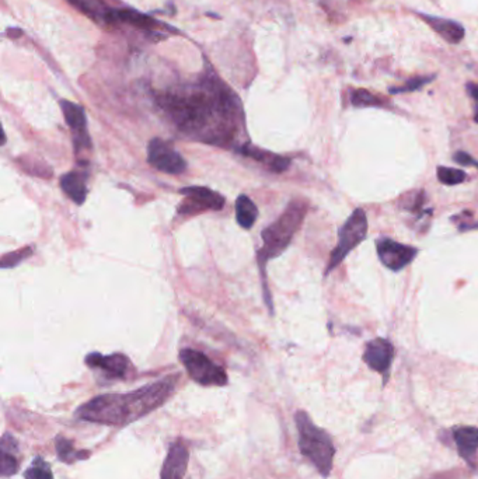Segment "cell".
Returning <instances> with one entry per match:
<instances>
[{
	"instance_id": "6da1fadb",
	"label": "cell",
	"mask_w": 478,
	"mask_h": 479,
	"mask_svg": "<svg viewBox=\"0 0 478 479\" xmlns=\"http://www.w3.org/2000/svg\"><path fill=\"white\" fill-rule=\"evenodd\" d=\"M156 103L180 134L219 148H236L244 129L239 97L215 72L195 82L170 87L156 96Z\"/></svg>"
},
{
	"instance_id": "7a4b0ae2",
	"label": "cell",
	"mask_w": 478,
	"mask_h": 479,
	"mask_svg": "<svg viewBox=\"0 0 478 479\" xmlns=\"http://www.w3.org/2000/svg\"><path fill=\"white\" fill-rule=\"evenodd\" d=\"M178 381L180 374H173L131 392L97 395L80 405L75 416L104 426H128L167 402L176 392Z\"/></svg>"
},
{
	"instance_id": "3957f363",
	"label": "cell",
	"mask_w": 478,
	"mask_h": 479,
	"mask_svg": "<svg viewBox=\"0 0 478 479\" xmlns=\"http://www.w3.org/2000/svg\"><path fill=\"white\" fill-rule=\"evenodd\" d=\"M307 210L309 205L306 201L293 199L288 203L281 216L262 230V247L257 252L262 276L265 275V264L269 259L279 257L290 245L293 237L304 222Z\"/></svg>"
},
{
	"instance_id": "277c9868",
	"label": "cell",
	"mask_w": 478,
	"mask_h": 479,
	"mask_svg": "<svg viewBox=\"0 0 478 479\" xmlns=\"http://www.w3.org/2000/svg\"><path fill=\"white\" fill-rule=\"evenodd\" d=\"M295 423L299 433L297 443L300 452L327 478L332 469L335 447L330 434L318 427L304 410L295 413Z\"/></svg>"
},
{
	"instance_id": "5b68a950",
	"label": "cell",
	"mask_w": 478,
	"mask_h": 479,
	"mask_svg": "<svg viewBox=\"0 0 478 479\" xmlns=\"http://www.w3.org/2000/svg\"><path fill=\"white\" fill-rule=\"evenodd\" d=\"M367 236V217L363 209H355L345 223L338 230V243L330 255V261L325 269V276H328L341 262L348 257V254L356 248Z\"/></svg>"
},
{
	"instance_id": "8992f818",
	"label": "cell",
	"mask_w": 478,
	"mask_h": 479,
	"mask_svg": "<svg viewBox=\"0 0 478 479\" xmlns=\"http://www.w3.org/2000/svg\"><path fill=\"white\" fill-rule=\"evenodd\" d=\"M180 360L191 380H194L197 384L204 387H223L227 384L226 370L211 360L204 352L190 348L183 349L180 352Z\"/></svg>"
},
{
	"instance_id": "52a82bcc",
	"label": "cell",
	"mask_w": 478,
	"mask_h": 479,
	"mask_svg": "<svg viewBox=\"0 0 478 479\" xmlns=\"http://www.w3.org/2000/svg\"><path fill=\"white\" fill-rule=\"evenodd\" d=\"M180 192L184 195L177 208L180 216H197L208 210H220L225 205V198L219 192L205 187H187Z\"/></svg>"
},
{
	"instance_id": "ba28073f",
	"label": "cell",
	"mask_w": 478,
	"mask_h": 479,
	"mask_svg": "<svg viewBox=\"0 0 478 479\" xmlns=\"http://www.w3.org/2000/svg\"><path fill=\"white\" fill-rule=\"evenodd\" d=\"M148 162L153 169L167 174H183L187 170V162L184 157L170 142L160 138L150 141L148 146Z\"/></svg>"
},
{
	"instance_id": "9c48e42d",
	"label": "cell",
	"mask_w": 478,
	"mask_h": 479,
	"mask_svg": "<svg viewBox=\"0 0 478 479\" xmlns=\"http://www.w3.org/2000/svg\"><path fill=\"white\" fill-rule=\"evenodd\" d=\"M376 252L380 262L393 272H400L407 268L418 255V248L398 243L388 237H381L376 241Z\"/></svg>"
},
{
	"instance_id": "30bf717a",
	"label": "cell",
	"mask_w": 478,
	"mask_h": 479,
	"mask_svg": "<svg viewBox=\"0 0 478 479\" xmlns=\"http://www.w3.org/2000/svg\"><path fill=\"white\" fill-rule=\"evenodd\" d=\"M61 110L65 122L71 128L75 153L79 155L83 150L92 149V138L87 131V118L82 106L75 104L69 100H61Z\"/></svg>"
},
{
	"instance_id": "8fae6325",
	"label": "cell",
	"mask_w": 478,
	"mask_h": 479,
	"mask_svg": "<svg viewBox=\"0 0 478 479\" xmlns=\"http://www.w3.org/2000/svg\"><path fill=\"white\" fill-rule=\"evenodd\" d=\"M394 359V346L388 339L384 338H376L366 343L365 352H363V362L366 366L381 374L384 378V383L388 377V370L391 367Z\"/></svg>"
},
{
	"instance_id": "7c38bea8",
	"label": "cell",
	"mask_w": 478,
	"mask_h": 479,
	"mask_svg": "<svg viewBox=\"0 0 478 479\" xmlns=\"http://www.w3.org/2000/svg\"><path fill=\"white\" fill-rule=\"evenodd\" d=\"M85 363L93 369L99 370L106 380H124L128 376L131 369L129 359L122 353H113L108 356L100 353H89L85 359Z\"/></svg>"
},
{
	"instance_id": "4fadbf2b",
	"label": "cell",
	"mask_w": 478,
	"mask_h": 479,
	"mask_svg": "<svg viewBox=\"0 0 478 479\" xmlns=\"http://www.w3.org/2000/svg\"><path fill=\"white\" fill-rule=\"evenodd\" d=\"M190 462V451L187 445L177 440L174 441L166 455L162 466L160 479H184Z\"/></svg>"
},
{
	"instance_id": "5bb4252c",
	"label": "cell",
	"mask_w": 478,
	"mask_h": 479,
	"mask_svg": "<svg viewBox=\"0 0 478 479\" xmlns=\"http://www.w3.org/2000/svg\"><path fill=\"white\" fill-rule=\"evenodd\" d=\"M415 15L447 44H458L465 37L464 27L456 20L443 19V17H437V16L426 15V13H416V12Z\"/></svg>"
},
{
	"instance_id": "9a60e30c",
	"label": "cell",
	"mask_w": 478,
	"mask_h": 479,
	"mask_svg": "<svg viewBox=\"0 0 478 479\" xmlns=\"http://www.w3.org/2000/svg\"><path fill=\"white\" fill-rule=\"evenodd\" d=\"M106 23L114 24V23H125L129 26H134L136 29L145 30V31H155L159 27H164V29H170L169 26H164L163 23H159L157 20L152 19L148 15H143L138 10L134 9H111L110 13L106 17Z\"/></svg>"
},
{
	"instance_id": "2e32d148",
	"label": "cell",
	"mask_w": 478,
	"mask_h": 479,
	"mask_svg": "<svg viewBox=\"0 0 478 479\" xmlns=\"http://www.w3.org/2000/svg\"><path fill=\"white\" fill-rule=\"evenodd\" d=\"M236 150L240 155L258 162L260 164H262L267 170H269L272 173H283L290 166V160L288 157H283L281 155H276V153H272L268 150L258 149L250 143H244L240 148H237Z\"/></svg>"
},
{
	"instance_id": "e0dca14e",
	"label": "cell",
	"mask_w": 478,
	"mask_h": 479,
	"mask_svg": "<svg viewBox=\"0 0 478 479\" xmlns=\"http://www.w3.org/2000/svg\"><path fill=\"white\" fill-rule=\"evenodd\" d=\"M453 440L456 443L460 457L474 465V459L478 451V427L461 426L453 430Z\"/></svg>"
},
{
	"instance_id": "ac0fdd59",
	"label": "cell",
	"mask_w": 478,
	"mask_h": 479,
	"mask_svg": "<svg viewBox=\"0 0 478 479\" xmlns=\"http://www.w3.org/2000/svg\"><path fill=\"white\" fill-rule=\"evenodd\" d=\"M87 180V171L75 170L61 177V188L66 194V196H69L76 205H83L89 194Z\"/></svg>"
},
{
	"instance_id": "d6986e66",
	"label": "cell",
	"mask_w": 478,
	"mask_h": 479,
	"mask_svg": "<svg viewBox=\"0 0 478 479\" xmlns=\"http://www.w3.org/2000/svg\"><path fill=\"white\" fill-rule=\"evenodd\" d=\"M19 441L10 433L2 437V454H0V473L2 478H9L19 471Z\"/></svg>"
},
{
	"instance_id": "ffe728a7",
	"label": "cell",
	"mask_w": 478,
	"mask_h": 479,
	"mask_svg": "<svg viewBox=\"0 0 478 479\" xmlns=\"http://www.w3.org/2000/svg\"><path fill=\"white\" fill-rule=\"evenodd\" d=\"M66 2L89 19L99 23H106V17L111 10L104 0H66Z\"/></svg>"
},
{
	"instance_id": "44dd1931",
	"label": "cell",
	"mask_w": 478,
	"mask_h": 479,
	"mask_svg": "<svg viewBox=\"0 0 478 479\" xmlns=\"http://www.w3.org/2000/svg\"><path fill=\"white\" fill-rule=\"evenodd\" d=\"M234 210H236L237 223L243 229L250 230L258 217V209L255 203L251 201V198L247 195H240L236 201Z\"/></svg>"
},
{
	"instance_id": "7402d4cb",
	"label": "cell",
	"mask_w": 478,
	"mask_h": 479,
	"mask_svg": "<svg viewBox=\"0 0 478 479\" xmlns=\"http://www.w3.org/2000/svg\"><path fill=\"white\" fill-rule=\"evenodd\" d=\"M351 104L355 108H369V107H376V108H386L387 107V100L383 97L370 93L366 89H353L349 93Z\"/></svg>"
},
{
	"instance_id": "603a6c76",
	"label": "cell",
	"mask_w": 478,
	"mask_h": 479,
	"mask_svg": "<svg viewBox=\"0 0 478 479\" xmlns=\"http://www.w3.org/2000/svg\"><path fill=\"white\" fill-rule=\"evenodd\" d=\"M55 443H57V454L59 459L65 464H73L76 461L86 459L90 455V452L86 450L76 451L73 447V443L62 436H57Z\"/></svg>"
},
{
	"instance_id": "cb8c5ba5",
	"label": "cell",
	"mask_w": 478,
	"mask_h": 479,
	"mask_svg": "<svg viewBox=\"0 0 478 479\" xmlns=\"http://www.w3.org/2000/svg\"><path fill=\"white\" fill-rule=\"evenodd\" d=\"M26 479H54V473L51 465L43 458L36 457L30 466L24 471Z\"/></svg>"
},
{
	"instance_id": "d4e9b609",
	"label": "cell",
	"mask_w": 478,
	"mask_h": 479,
	"mask_svg": "<svg viewBox=\"0 0 478 479\" xmlns=\"http://www.w3.org/2000/svg\"><path fill=\"white\" fill-rule=\"evenodd\" d=\"M435 80V76H418L414 79H409L405 85L400 87H391L388 90L390 94H402V93H414L429 85L430 82Z\"/></svg>"
},
{
	"instance_id": "484cf974",
	"label": "cell",
	"mask_w": 478,
	"mask_h": 479,
	"mask_svg": "<svg viewBox=\"0 0 478 479\" xmlns=\"http://www.w3.org/2000/svg\"><path fill=\"white\" fill-rule=\"evenodd\" d=\"M437 180L444 184V185H457V184H461L467 176L464 171L461 170H456V169H450V167H437Z\"/></svg>"
},
{
	"instance_id": "4316f807",
	"label": "cell",
	"mask_w": 478,
	"mask_h": 479,
	"mask_svg": "<svg viewBox=\"0 0 478 479\" xmlns=\"http://www.w3.org/2000/svg\"><path fill=\"white\" fill-rule=\"evenodd\" d=\"M31 254H33V250L29 248V247L23 248V250H19V251H13L10 254H6L2 258V268L16 266L17 264H20L24 259H27L29 257H31Z\"/></svg>"
},
{
	"instance_id": "83f0119b",
	"label": "cell",
	"mask_w": 478,
	"mask_h": 479,
	"mask_svg": "<svg viewBox=\"0 0 478 479\" xmlns=\"http://www.w3.org/2000/svg\"><path fill=\"white\" fill-rule=\"evenodd\" d=\"M465 89H467V93L470 94V97L475 101L474 121L478 124V83H467Z\"/></svg>"
},
{
	"instance_id": "f1b7e54d",
	"label": "cell",
	"mask_w": 478,
	"mask_h": 479,
	"mask_svg": "<svg viewBox=\"0 0 478 479\" xmlns=\"http://www.w3.org/2000/svg\"><path fill=\"white\" fill-rule=\"evenodd\" d=\"M454 160L463 166H471V167H477L478 169V162L474 160L470 155L464 153V152H457L454 155Z\"/></svg>"
},
{
	"instance_id": "f546056e",
	"label": "cell",
	"mask_w": 478,
	"mask_h": 479,
	"mask_svg": "<svg viewBox=\"0 0 478 479\" xmlns=\"http://www.w3.org/2000/svg\"><path fill=\"white\" fill-rule=\"evenodd\" d=\"M430 479H458L457 475L454 472H443V473H437Z\"/></svg>"
},
{
	"instance_id": "4dcf8cb0",
	"label": "cell",
	"mask_w": 478,
	"mask_h": 479,
	"mask_svg": "<svg viewBox=\"0 0 478 479\" xmlns=\"http://www.w3.org/2000/svg\"><path fill=\"white\" fill-rule=\"evenodd\" d=\"M8 37L10 38H17V37H22L23 36V31L19 30V29H8Z\"/></svg>"
}]
</instances>
